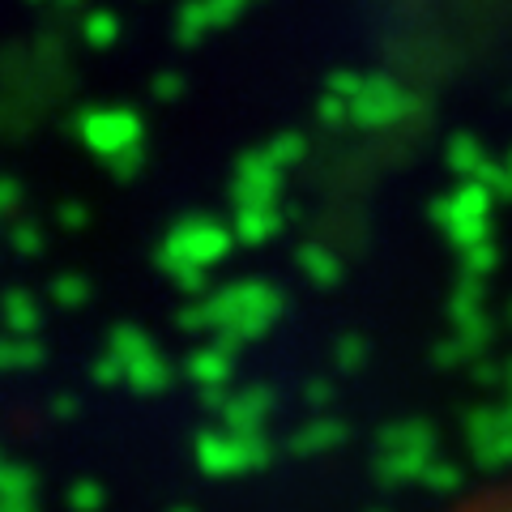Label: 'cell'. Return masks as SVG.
I'll return each mask as SVG.
<instances>
[{
	"label": "cell",
	"instance_id": "cell-1",
	"mask_svg": "<svg viewBox=\"0 0 512 512\" xmlns=\"http://www.w3.org/2000/svg\"><path fill=\"white\" fill-rule=\"evenodd\" d=\"M448 512H512V474L495 478V483L470 491L466 500H457Z\"/></svg>",
	"mask_w": 512,
	"mask_h": 512
}]
</instances>
